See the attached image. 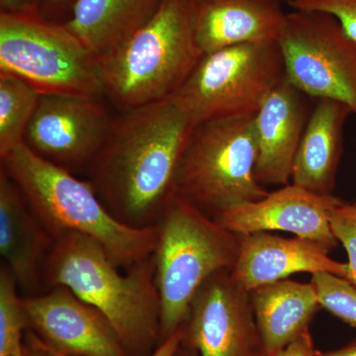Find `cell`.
<instances>
[{"instance_id":"6da1fadb","label":"cell","mask_w":356,"mask_h":356,"mask_svg":"<svg viewBox=\"0 0 356 356\" xmlns=\"http://www.w3.org/2000/svg\"><path fill=\"white\" fill-rule=\"evenodd\" d=\"M88 172L118 221L154 226L175 195L178 165L193 123L173 97L121 111Z\"/></svg>"},{"instance_id":"7a4b0ae2","label":"cell","mask_w":356,"mask_h":356,"mask_svg":"<svg viewBox=\"0 0 356 356\" xmlns=\"http://www.w3.org/2000/svg\"><path fill=\"white\" fill-rule=\"evenodd\" d=\"M47 290L63 285L109 321L129 356L161 343V303L154 257L121 268L97 241L70 232L55 238L44 268Z\"/></svg>"},{"instance_id":"3957f363","label":"cell","mask_w":356,"mask_h":356,"mask_svg":"<svg viewBox=\"0 0 356 356\" xmlns=\"http://www.w3.org/2000/svg\"><path fill=\"white\" fill-rule=\"evenodd\" d=\"M0 159L1 168L54 238L70 232L92 238L123 270L154 254L156 225L134 228L118 221L89 181L42 159L24 143Z\"/></svg>"},{"instance_id":"277c9868","label":"cell","mask_w":356,"mask_h":356,"mask_svg":"<svg viewBox=\"0 0 356 356\" xmlns=\"http://www.w3.org/2000/svg\"><path fill=\"white\" fill-rule=\"evenodd\" d=\"M195 0H163L146 24L100 60L104 95L121 111L172 97L203 51L194 28Z\"/></svg>"},{"instance_id":"5b68a950","label":"cell","mask_w":356,"mask_h":356,"mask_svg":"<svg viewBox=\"0 0 356 356\" xmlns=\"http://www.w3.org/2000/svg\"><path fill=\"white\" fill-rule=\"evenodd\" d=\"M156 226L153 257L163 343L184 325L204 282L235 266L241 236L177 195L170 199Z\"/></svg>"},{"instance_id":"8992f818","label":"cell","mask_w":356,"mask_h":356,"mask_svg":"<svg viewBox=\"0 0 356 356\" xmlns=\"http://www.w3.org/2000/svg\"><path fill=\"white\" fill-rule=\"evenodd\" d=\"M254 116L194 125L178 165L175 195L212 218L266 197L268 191L254 173Z\"/></svg>"},{"instance_id":"52a82bcc","label":"cell","mask_w":356,"mask_h":356,"mask_svg":"<svg viewBox=\"0 0 356 356\" xmlns=\"http://www.w3.org/2000/svg\"><path fill=\"white\" fill-rule=\"evenodd\" d=\"M0 72L41 95L96 99L104 95L100 60L65 27L39 14L0 13Z\"/></svg>"},{"instance_id":"ba28073f","label":"cell","mask_w":356,"mask_h":356,"mask_svg":"<svg viewBox=\"0 0 356 356\" xmlns=\"http://www.w3.org/2000/svg\"><path fill=\"white\" fill-rule=\"evenodd\" d=\"M284 79L278 42L238 44L204 55L172 97L193 125L254 116Z\"/></svg>"},{"instance_id":"9c48e42d","label":"cell","mask_w":356,"mask_h":356,"mask_svg":"<svg viewBox=\"0 0 356 356\" xmlns=\"http://www.w3.org/2000/svg\"><path fill=\"white\" fill-rule=\"evenodd\" d=\"M278 44L293 86L310 97L343 102L356 114V42L334 16L294 9Z\"/></svg>"},{"instance_id":"30bf717a","label":"cell","mask_w":356,"mask_h":356,"mask_svg":"<svg viewBox=\"0 0 356 356\" xmlns=\"http://www.w3.org/2000/svg\"><path fill=\"white\" fill-rule=\"evenodd\" d=\"M184 329V341L200 356H264L250 292L234 280L231 269L204 282Z\"/></svg>"},{"instance_id":"8fae6325","label":"cell","mask_w":356,"mask_h":356,"mask_svg":"<svg viewBox=\"0 0 356 356\" xmlns=\"http://www.w3.org/2000/svg\"><path fill=\"white\" fill-rule=\"evenodd\" d=\"M113 119L96 99L41 95L24 144L70 172H88L104 146Z\"/></svg>"},{"instance_id":"7c38bea8","label":"cell","mask_w":356,"mask_h":356,"mask_svg":"<svg viewBox=\"0 0 356 356\" xmlns=\"http://www.w3.org/2000/svg\"><path fill=\"white\" fill-rule=\"evenodd\" d=\"M29 329L54 350L67 356H129L106 317L58 285L22 296Z\"/></svg>"},{"instance_id":"4fadbf2b","label":"cell","mask_w":356,"mask_h":356,"mask_svg":"<svg viewBox=\"0 0 356 356\" xmlns=\"http://www.w3.org/2000/svg\"><path fill=\"white\" fill-rule=\"evenodd\" d=\"M343 203L334 194L322 195L290 184L214 219L238 236L288 232L318 243L330 254L339 243L332 229V214Z\"/></svg>"},{"instance_id":"5bb4252c","label":"cell","mask_w":356,"mask_h":356,"mask_svg":"<svg viewBox=\"0 0 356 356\" xmlns=\"http://www.w3.org/2000/svg\"><path fill=\"white\" fill-rule=\"evenodd\" d=\"M55 238L0 166V254L22 296L47 291L44 268Z\"/></svg>"},{"instance_id":"9a60e30c","label":"cell","mask_w":356,"mask_h":356,"mask_svg":"<svg viewBox=\"0 0 356 356\" xmlns=\"http://www.w3.org/2000/svg\"><path fill=\"white\" fill-rule=\"evenodd\" d=\"M308 97L285 76L255 114L254 173L264 186L291 184L295 156L312 112Z\"/></svg>"},{"instance_id":"2e32d148","label":"cell","mask_w":356,"mask_h":356,"mask_svg":"<svg viewBox=\"0 0 356 356\" xmlns=\"http://www.w3.org/2000/svg\"><path fill=\"white\" fill-rule=\"evenodd\" d=\"M240 236V250L231 274L248 292L296 273H329L348 278V262L334 261L310 240L283 238L269 232Z\"/></svg>"},{"instance_id":"e0dca14e","label":"cell","mask_w":356,"mask_h":356,"mask_svg":"<svg viewBox=\"0 0 356 356\" xmlns=\"http://www.w3.org/2000/svg\"><path fill=\"white\" fill-rule=\"evenodd\" d=\"M278 0H195L194 28L204 55L280 41L287 13Z\"/></svg>"},{"instance_id":"ac0fdd59","label":"cell","mask_w":356,"mask_h":356,"mask_svg":"<svg viewBox=\"0 0 356 356\" xmlns=\"http://www.w3.org/2000/svg\"><path fill=\"white\" fill-rule=\"evenodd\" d=\"M353 110L343 102L318 99L295 156L291 184L331 195L343 149V127Z\"/></svg>"},{"instance_id":"d6986e66","label":"cell","mask_w":356,"mask_h":356,"mask_svg":"<svg viewBox=\"0 0 356 356\" xmlns=\"http://www.w3.org/2000/svg\"><path fill=\"white\" fill-rule=\"evenodd\" d=\"M264 356H273L308 331L322 308L312 283L277 281L250 292Z\"/></svg>"},{"instance_id":"ffe728a7","label":"cell","mask_w":356,"mask_h":356,"mask_svg":"<svg viewBox=\"0 0 356 356\" xmlns=\"http://www.w3.org/2000/svg\"><path fill=\"white\" fill-rule=\"evenodd\" d=\"M163 0H76L64 23L98 60L146 24Z\"/></svg>"},{"instance_id":"44dd1931","label":"cell","mask_w":356,"mask_h":356,"mask_svg":"<svg viewBox=\"0 0 356 356\" xmlns=\"http://www.w3.org/2000/svg\"><path fill=\"white\" fill-rule=\"evenodd\" d=\"M41 95L29 83L0 72V158L24 143Z\"/></svg>"},{"instance_id":"7402d4cb","label":"cell","mask_w":356,"mask_h":356,"mask_svg":"<svg viewBox=\"0 0 356 356\" xmlns=\"http://www.w3.org/2000/svg\"><path fill=\"white\" fill-rule=\"evenodd\" d=\"M6 264L0 266V356H13L29 330L22 295Z\"/></svg>"},{"instance_id":"603a6c76","label":"cell","mask_w":356,"mask_h":356,"mask_svg":"<svg viewBox=\"0 0 356 356\" xmlns=\"http://www.w3.org/2000/svg\"><path fill=\"white\" fill-rule=\"evenodd\" d=\"M320 305L346 324L356 327V286L336 274H312Z\"/></svg>"},{"instance_id":"cb8c5ba5","label":"cell","mask_w":356,"mask_h":356,"mask_svg":"<svg viewBox=\"0 0 356 356\" xmlns=\"http://www.w3.org/2000/svg\"><path fill=\"white\" fill-rule=\"evenodd\" d=\"M332 229L348 257V278L356 286V209L350 204H341L332 212Z\"/></svg>"},{"instance_id":"d4e9b609","label":"cell","mask_w":356,"mask_h":356,"mask_svg":"<svg viewBox=\"0 0 356 356\" xmlns=\"http://www.w3.org/2000/svg\"><path fill=\"white\" fill-rule=\"evenodd\" d=\"M295 10L322 11L334 16L344 31L356 42V0H290Z\"/></svg>"},{"instance_id":"484cf974","label":"cell","mask_w":356,"mask_h":356,"mask_svg":"<svg viewBox=\"0 0 356 356\" xmlns=\"http://www.w3.org/2000/svg\"><path fill=\"white\" fill-rule=\"evenodd\" d=\"M13 356H67L54 350L32 330L26 331L19 350Z\"/></svg>"},{"instance_id":"4316f807","label":"cell","mask_w":356,"mask_h":356,"mask_svg":"<svg viewBox=\"0 0 356 356\" xmlns=\"http://www.w3.org/2000/svg\"><path fill=\"white\" fill-rule=\"evenodd\" d=\"M76 2V0H41L39 15L55 22L65 23Z\"/></svg>"},{"instance_id":"83f0119b","label":"cell","mask_w":356,"mask_h":356,"mask_svg":"<svg viewBox=\"0 0 356 356\" xmlns=\"http://www.w3.org/2000/svg\"><path fill=\"white\" fill-rule=\"evenodd\" d=\"M273 356H318V353L308 330Z\"/></svg>"},{"instance_id":"f1b7e54d","label":"cell","mask_w":356,"mask_h":356,"mask_svg":"<svg viewBox=\"0 0 356 356\" xmlns=\"http://www.w3.org/2000/svg\"><path fill=\"white\" fill-rule=\"evenodd\" d=\"M41 0H0V13L14 15L39 14Z\"/></svg>"},{"instance_id":"f546056e","label":"cell","mask_w":356,"mask_h":356,"mask_svg":"<svg viewBox=\"0 0 356 356\" xmlns=\"http://www.w3.org/2000/svg\"><path fill=\"white\" fill-rule=\"evenodd\" d=\"M184 339V329L182 325L179 330L173 332L172 336L165 339L151 355L147 356H175Z\"/></svg>"},{"instance_id":"4dcf8cb0","label":"cell","mask_w":356,"mask_h":356,"mask_svg":"<svg viewBox=\"0 0 356 356\" xmlns=\"http://www.w3.org/2000/svg\"><path fill=\"white\" fill-rule=\"evenodd\" d=\"M318 356H356V339L348 346L339 350L329 351L325 353H318Z\"/></svg>"},{"instance_id":"1f68e13d","label":"cell","mask_w":356,"mask_h":356,"mask_svg":"<svg viewBox=\"0 0 356 356\" xmlns=\"http://www.w3.org/2000/svg\"><path fill=\"white\" fill-rule=\"evenodd\" d=\"M175 356H200L199 355V353L197 350L191 346V344L185 343L184 341H182L181 344H180L179 348L177 353H175Z\"/></svg>"},{"instance_id":"d6a6232c","label":"cell","mask_w":356,"mask_h":356,"mask_svg":"<svg viewBox=\"0 0 356 356\" xmlns=\"http://www.w3.org/2000/svg\"><path fill=\"white\" fill-rule=\"evenodd\" d=\"M278 1L282 2V3H284V2H286V3H288V2L290 1V0H278Z\"/></svg>"},{"instance_id":"836d02e7","label":"cell","mask_w":356,"mask_h":356,"mask_svg":"<svg viewBox=\"0 0 356 356\" xmlns=\"http://www.w3.org/2000/svg\"><path fill=\"white\" fill-rule=\"evenodd\" d=\"M353 207H355V209H356V201H355V203H353Z\"/></svg>"}]
</instances>
